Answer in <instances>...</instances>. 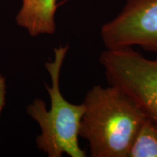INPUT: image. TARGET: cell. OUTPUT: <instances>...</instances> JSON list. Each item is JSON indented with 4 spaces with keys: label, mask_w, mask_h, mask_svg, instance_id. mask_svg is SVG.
<instances>
[{
    "label": "cell",
    "mask_w": 157,
    "mask_h": 157,
    "mask_svg": "<svg viewBox=\"0 0 157 157\" xmlns=\"http://www.w3.org/2000/svg\"><path fill=\"white\" fill-rule=\"evenodd\" d=\"M79 137L89 142L92 157H127L147 119L128 96L113 86L95 85L86 94Z\"/></svg>",
    "instance_id": "6da1fadb"
},
{
    "label": "cell",
    "mask_w": 157,
    "mask_h": 157,
    "mask_svg": "<svg viewBox=\"0 0 157 157\" xmlns=\"http://www.w3.org/2000/svg\"><path fill=\"white\" fill-rule=\"evenodd\" d=\"M68 45L54 49V58L45 63L51 78V86L46 85L50 98L48 110L42 100L35 99L27 107V113L38 123L41 134L36 143L39 150L50 157H85L86 153L78 144L79 128L84 105L71 103L60 89V75Z\"/></svg>",
    "instance_id": "7a4b0ae2"
},
{
    "label": "cell",
    "mask_w": 157,
    "mask_h": 157,
    "mask_svg": "<svg viewBox=\"0 0 157 157\" xmlns=\"http://www.w3.org/2000/svg\"><path fill=\"white\" fill-rule=\"evenodd\" d=\"M109 85L120 90L157 124V59L132 48L106 49L99 58Z\"/></svg>",
    "instance_id": "3957f363"
},
{
    "label": "cell",
    "mask_w": 157,
    "mask_h": 157,
    "mask_svg": "<svg viewBox=\"0 0 157 157\" xmlns=\"http://www.w3.org/2000/svg\"><path fill=\"white\" fill-rule=\"evenodd\" d=\"M101 36L106 49L138 46L157 53V0H127L121 13L102 26Z\"/></svg>",
    "instance_id": "277c9868"
},
{
    "label": "cell",
    "mask_w": 157,
    "mask_h": 157,
    "mask_svg": "<svg viewBox=\"0 0 157 157\" xmlns=\"http://www.w3.org/2000/svg\"><path fill=\"white\" fill-rule=\"evenodd\" d=\"M17 24L31 36L53 34L56 30L55 16L58 5L57 0H21Z\"/></svg>",
    "instance_id": "5b68a950"
},
{
    "label": "cell",
    "mask_w": 157,
    "mask_h": 157,
    "mask_svg": "<svg viewBox=\"0 0 157 157\" xmlns=\"http://www.w3.org/2000/svg\"><path fill=\"white\" fill-rule=\"evenodd\" d=\"M127 157H157V124L147 118L135 135Z\"/></svg>",
    "instance_id": "8992f818"
},
{
    "label": "cell",
    "mask_w": 157,
    "mask_h": 157,
    "mask_svg": "<svg viewBox=\"0 0 157 157\" xmlns=\"http://www.w3.org/2000/svg\"><path fill=\"white\" fill-rule=\"evenodd\" d=\"M5 78L0 76V112L2 109L4 102H5Z\"/></svg>",
    "instance_id": "52a82bcc"
}]
</instances>
